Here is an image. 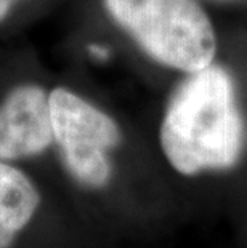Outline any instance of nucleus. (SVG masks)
Segmentation results:
<instances>
[{"instance_id":"obj_1","label":"nucleus","mask_w":247,"mask_h":248,"mask_svg":"<svg viewBox=\"0 0 247 248\" xmlns=\"http://www.w3.org/2000/svg\"><path fill=\"white\" fill-rule=\"evenodd\" d=\"M247 144V90L225 50L206 69L178 77L159 124V146L181 176L227 171Z\"/></svg>"},{"instance_id":"obj_3","label":"nucleus","mask_w":247,"mask_h":248,"mask_svg":"<svg viewBox=\"0 0 247 248\" xmlns=\"http://www.w3.org/2000/svg\"><path fill=\"white\" fill-rule=\"evenodd\" d=\"M53 144L61 162L79 186L106 187L113 179V152L124 133L113 114L79 92L55 87L49 92Z\"/></svg>"},{"instance_id":"obj_5","label":"nucleus","mask_w":247,"mask_h":248,"mask_svg":"<svg viewBox=\"0 0 247 248\" xmlns=\"http://www.w3.org/2000/svg\"><path fill=\"white\" fill-rule=\"evenodd\" d=\"M40 205V194L28 175L0 160V248H10L31 223Z\"/></svg>"},{"instance_id":"obj_6","label":"nucleus","mask_w":247,"mask_h":248,"mask_svg":"<svg viewBox=\"0 0 247 248\" xmlns=\"http://www.w3.org/2000/svg\"><path fill=\"white\" fill-rule=\"evenodd\" d=\"M202 2L222 8H231L234 12H247V0H202Z\"/></svg>"},{"instance_id":"obj_2","label":"nucleus","mask_w":247,"mask_h":248,"mask_svg":"<svg viewBox=\"0 0 247 248\" xmlns=\"http://www.w3.org/2000/svg\"><path fill=\"white\" fill-rule=\"evenodd\" d=\"M109 21L161 69L188 76L223 53V40L202 0H101Z\"/></svg>"},{"instance_id":"obj_4","label":"nucleus","mask_w":247,"mask_h":248,"mask_svg":"<svg viewBox=\"0 0 247 248\" xmlns=\"http://www.w3.org/2000/svg\"><path fill=\"white\" fill-rule=\"evenodd\" d=\"M53 144L49 92L19 83L0 103V160L33 159Z\"/></svg>"},{"instance_id":"obj_7","label":"nucleus","mask_w":247,"mask_h":248,"mask_svg":"<svg viewBox=\"0 0 247 248\" xmlns=\"http://www.w3.org/2000/svg\"><path fill=\"white\" fill-rule=\"evenodd\" d=\"M19 0H0V24L12 15L13 8L16 7Z\"/></svg>"}]
</instances>
